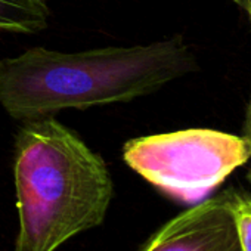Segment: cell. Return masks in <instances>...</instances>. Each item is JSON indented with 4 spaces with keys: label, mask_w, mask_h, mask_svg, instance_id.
<instances>
[{
    "label": "cell",
    "mask_w": 251,
    "mask_h": 251,
    "mask_svg": "<svg viewBox=\"0 0 251 251\" xmlns=\"http://www.w3.org/2000/svg\"><path fill=\"white\" fill-rule=\"evenodd\" d=\"M195 70L197 59L180 36L71 53L33 48L0 59V106L15 120L30 121L129 102Z\"/></svg>",
    "instance_id": "obj_1"
},
{
    "label": "cell",
    "mask_w": 251,
    "mask_h": 251,
    "mask_svg": "<svg viewBox=\"0 0 251 251\" xmlns=\"http://www.w3.org/2000/svg\"><path fill=\"white\" fill-rule=\"evenodd\" d=\"M18 233L14 251H56L99 226L114 185L102 157L52 117L25 121L15 139Z\"/></svg>",
    "instance_id": "obj_2"
},
{
    "label": "cell",
    "mask_w": 251,
    "mask_h": 251,
    "mask_svg": "<svg viewBox=\"0 0 251 251\" xmlns=\"http://www.w3.org/2000/svg\"><path fill=\"white\" fill-rule=\"evenodd\" d=\"M132 170L173 200L197 204L250 161L244 136L214 129H185L126 142Z\"/></svg>",
    "instance_id": "obj_3"
},
{
    "label": "cell",
    "mask_w": 251,
    "mask_h": 251,
    "mask_svg": "<svg viewBox=\"0 0 251 251\" xmlns=\"http://www.w3.org/2000/svg\"><path fill=\"white\" fill-rule=\"evenodd\" d=\"M142 251H241L226 192L192 204L170 219Z\"/></svg>",
    "instance_id": "obj_4"
},
{
    "label": "cell",
    "mask_w": 251,
    "mask_h": 251,
    "mask_svg": "<svg viewBox=\"0 0 251 251\" xmlns=\"http://www.w3.org/2000/svg\"><path fill=\"white\" fill-rule=\"evenodd\" d=\"M46 0H0V31L34 34L49 24Z\"/></svg>",
    "instance_id": "obj_5"
},
{
    "label": "cell",
    "mask_w": 251,
    "mask_h": 251,
    "mask_svg": "<svg viewBox=\"0 0 251 251\" xmlns=\"http://www.w3.org/2000/svg\"><path fill=\"white\" fill-rule=\"evenodd\" d=\"M233 217L241 251H251V192L236 188L225 189Z\"/></svg>",
    "instance_id": "obj_6"
},
{
    "label": "cell",
    "mask_w": 251,
    "mask_h": 251,
    "mask_svg": "<svg viewBox=\"0 0 251 251\" xmlns=\"http://www.w3.org/2000/svg\"><path fill=\"white\" fill-rule=\"evenodd\" d=\"M250 147V163H251V98L248 100V105H247V111H245V121H244V135H242ZM247 180L250 182L251 185V164H250V169L247 172Z\"/></svg>",
    "instance_id": "obj_7"
},
{
    "label": "cell",
    "mask_w": 251,
    "mask_h": 251,
    "mask_svg": "<svg viewBox=\"0 0 251 251\" xmlns=\"http://www.w3.org/2000/svg\"><path fill=\"white\" fill-rule=\"evenodd\" d=\"M232 2H235L236 5L242 6L245 11H247V8H248V5H250V0H232Z\"/></svg>",
    "instance_id": "obj_8"
},
{
    "label": "cell",
    "mask_w": 251,
    "mask_h": 251,
    "mask_svg": "<svg viewBox=\"0 0 251 251\" xmlns=\"http://www.w3.org/2000/svg\"><path fill=\"white\" fill-rule=\"evenodd\" d=\"M247 12L250 14V18H251V0H250V5H248V8H247Z\"/></svg>",
    "instance_id": "obj_9"
}]
</instances>
